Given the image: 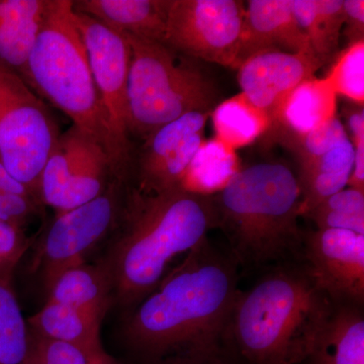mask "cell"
<instances>
[{
  "mask_svg": "<svg viewBox=\"0 0 364 364\" xmlns=\"http://www.w3.org/2000/svg\"><path fill=\"white\" fill-rule=\"evenodd\" d=\"M238 264L208 239L186 254L124 321V339L151 364H207L224 358Z\"/></svg>",
  "mask_w": 364,
  "mask_h": 364,
  "instance_id": "obj_1",
  "label": "cell"
},
{
  "mask_svg": "<svg viewBox=\"0 0 364 364\" xmlns=\"http://www.w3.org/2000/svg\"><path fill=\"white\" fill-rule=\"evenodd\" d=\"M215 228L213 196L183 188L145 193L129 186L102 258L114 282V303L135 308L156 289L172 261L200 246Z\"/></svg>",
  "mask_w": 364,
  "mask_h": 364,
  "instance_id": "obj_2",
  "label": "cell"
},
{
  "mask_svg": "<svg viewBox=\"0 0 364 364\" xmlns=\"http://www.w3.org/2000/svg\"><path fill=\"white\" fill-rule=\"evenodd\" d=\"M301 265H282L238 291L223 347L244 364L305 363L334 309Z\"/></svg>",
  "mask_w": 364,
  "mask_h": 364,
  "instance_id": "obj_3",
  "label": "cell"
},
{
  "mask_svg": "<svg viewBox=\"0 0 364 364\" xmlns=\"http://www.w3.org/2000/svg\"><path fill=\"white\" fill-rule=\"evenodd\" d=\"M213 198L218 228L238 267H264L301 254V188L286 165L259 163L241 169Z\"/></svg>",
  "mask_w": 364,
  "mask_h": 364,
  "instance_id": "obj_4",
  "label": "cell"
},
{
  "mask_svg": "<svg viewBox=\"0 0 364 364\" xmlns=\"http://www.w3.org/2000/svg\"><path fill=\"white\" fill-rule=\"evenodd\" d=\"M72 6L71 0H52L23 80L105 151L117 177L128 179L133 156L122 148L112 131Z\"/></svg>",
  "mask_w": 364,
  "mask_h": 364,
  "instance_id": "obj_5",
  "label": "cell"
},
{
  "mask_svg": "<svg viewBox=\"0 0 364 364\" xmlns=\"http://www.w3.org/2000/svg\"><path fill=\"white\" fill-rule=\"evenodd\" d=\"M130 45L129 136L147 140L154 132L188 112L210 114L214 85L193 62L164 43L124 35Z\"/></svg>",
  "mask_w": 364,
  "mask_h": 364,
  "instance_id": "obj_6",
  "label": "cell"
},
{
  "mask_svg": "<svg viewBox=\"0 0 364 364\" xmlns=\"http://www.w3.org/2000/svg\"><path fill=\"white\" fill-rule=\"evenodd\" d=\"M60 135L45 102L0 66V161L40 202L41 176Z\"/></svg>",
  "mask_w": 364,
  "mask_h": 364,
  "instance_id": "obj_7",
  "label": "cell"
},
{
  "mask_svg": "<svg viewBox=\"0 0 364 364\" xmlns=\"http://www.w3.org/2000/svg\"><path fill=\"white\" fill-rule=\"evenodd\" d=\"M128 188L127 179L114 178L95 200L56 215L36 261L46 291L64 270L87 262V256L114 233Z\"/></svg>",
  "mask_w": 364,
  "mask_h": 364,
  "instance_id": "obj_8",
  "label": "cell"
},
{
  "mask_svg": "<svg viewBox=\"0 0 364 364\" xmlns=\"http://www.w3.org/2000/svg\"><path fill=\"white\" fill-rule=\"evenodd\" d=\"M245 6L237 0H171L164 44L189 58L237 69Z\"/></svg>",
  "mask_w": 364,
  "mask_h": 364,
  "instance_id": "obj_9",
  "label": "cell"
},
{
  "mask_svg": "<svg viewBox=\"0 0 364 364\" xmlns=\"http://www.w3.org/2000/svg\"><path fill=\"white\" fill-rule=\"evenodd\" d=\"M301 254L306 274L334 305L363 306L364 235L316 229L304 233Z\"/></svg>",
  "mask_w": 364,
  "mask_h": 364,
  "instance_id": "obj_10",
  "label": "cell"
},
{
  "mask_svg": "<svg viewBox=\"0 0 364 364\" xmlns=\"http://www.w3.org/2000/svg\"><path fill=\"white\" fill-rule=\"evenodd\" d=\"M74 21L85 43L93 79L114 136L122 148L133 156L128 134L127 88L131 57L128 39L124 33L85 14L74 11Z\"/></svg>",
  "mask_w": 364,
  "mask_h": 364,
  "instance_id": "obj_11",
  "label": "cell"
},
{
  "mask_svg": "<svg viewBox=\"0 0 364 364\" xmlns=\"http://www.w3.org/2000/svg\"><path fill=\"white\" fill-rule=\"evenodd\" d=\"M208 117L207 112H188L145 140L136 160L134 188L145 193L182 188L189 165L205 141Z\"/></svg>",
  "mask_w": 364,
  "mask_h": 364,
  "instance_id": "obj_12",
  "label": "cell"
},
{
  "mask_svg": "<svg viewBox=\"0 0 364 364\" xmlns=\"http://www.w3.org/2000/svg\"><path fill=\"white\" fill-rule=\"evenodd\" d=\"M322 66L310 53L258 52L237 68L238 82L242 95L270 119L287 95Z\"/></svg>",
  "mask_w": 364,
  "mask_h": 364,
  "instance_id": "obj_13",
  "label": "cell"
},
{
  "mask_svg": "<svg viewBox=\"0 0 364 364\" xmlns=\"http://www.w3.org/2000/svg\"><path fill=\"white\" fill-rule=\"evenodd\" d=\"M269 50L314 54L289 0H250L245 6L239 65L256 53Z\"/></svg>",
  "mask_w": 364,
  "mask_h": 364,
  "instance_id": "obj_14",
  "label": "cell"
},
{
  "mask_svg": "<svg viewBox=\"0 0 364 364\" xmlns=\"http://www.w3.org/2000/svg\"><path fill=\"white\" fill-rule=\"evenodd\" d=\"M337 114V95L327 78L306 79L284 100L270 117L269 130L275 141L296 138L320 128Z\"/></svg>",
  "mask_w": 364,
  "mask_h": 364,
  "instance_id": "obj_15",
  "label": "cell"
},
{
  "mask_svg": "<svg viewBox=\"0 0 364 364\" xmlns=\"http://www.w3.org/2000/svg\"><path fill=\"white\" fill-rule=\"evenodd\" d=\"M171 0H78L73 11L124 35L165 42Z\"/></svg>",
  "mask_w": 364,
  "mask_h": 364,
  "instance_id": "obj_16",
  "label": "cell"
},
{
  "mask_svg": "<svg viewBox=\"0 0 364 364\" xmlns=\"http://www.w3.org/2000/svg\"><path fill=\"white\" fill-rule=\"evenodd\" d=\"M52 0H0V66L23 79Z\"/></svg>",
  "mask_w": 364,
  "mask_h": 364,
  "instance_id": "obj_17",
  "label": "cell"
},
{
  "mask_svg": "<svg viewBox=\"0 0 364 364\" xmlns=\"http://www.w3.org/2000/svg\"><path fill=\"white\" fill-rule=\"evenodd\" d=\"M305 363L364 364L363 306H335Z\"/></svg>",
  "mask_w": 364,
  "mask_h": 364,
  "instance_id": "obj_18",
  "label": "cell"
},
{
  "mask_svg": "<svg viewBox=\"0 0 364 364\" xmlns=\"http://www.w3.org/2000/svg\"><path fill=\"white\" fill-rule=\"evenodd\" d=\"M48 301L105 316L114 304V282L104 259L64 270L48 291Z\"/></svg>",
  "mask_w": 364,
  "mask_h": 364,
  "instance_id": "obj_19",
  "label": "cell"
},
{
  "mask_svg": "<svg viewBox=\"0 0 364 364\" xmlns=\"http://www.w3.org/2000/svg\"><path fill=\"white\" fill-rule=\"evenodd\" d=\"M104 318L98 314L47 301L26 322L30 331L35 334L75 345L90 355L102 348L100 326Z\"/></svg>",
  "mask_w": 364,
  "mask_h": 364,
  "instance_id": "obj_20",
  "label": "cell"
},
{
  "mask_svg": "<svg viewBox=\"0 0 364 364\" xmlns=\"http://www.w3.org/2000/svg\"><path fill=\"white\" fill-rule=\"evenodd\" d=\"M353 162V144L346 136L325 154L299 164L301 217L328 196L346 188Z\"/></svg>",
  "mask_w": 364,
  "mask_h": 364,
  "instance_id": "obj_21",
  "label": "cell"
},
{
  "mask_svg": "<svg viewBox=\"0 0 364 364\" xmlns=\"http://www.w3.org/2000/svg\"><path fill=\"white\" fill-rule=\"evenodd\" d=\"M97 147L100 146L90 136L74 124L59 136L41 176L43 205L56 208L69 182Z\"/></svg>",
  "mask_w": 364,
  "mask_h": 364,
  "instance_id": "obj_22",
  "label": "cell"
},
{
  "mask_svg": "<svg viewBox=\"0 0 364 364\" xmlns=\"http://www.w3.org/2000/svg\"><path fill=\"white\" fill-rule=\"evenodd\" d=\"M296 23L322 65L335 59L344 26L342 0H289Z\"/></svg>",
  "mask_w": 364,
  "mask_h": 364,
  "instance_id": "obj_23",
  "label": "cell"
},
{
  "mask_svg": "<svg viewBox=\"0 0 364 364\" xmlns=\"http://www.w3.org/2000/svg\"><path fill=\"white\" fill-rule=\"evenodd\" d=\"M210 117L215 138L235 151L255 142L270 127L267 112L249 102L242 93L215 105Z\"/></svg>",
  "mask_w": 364,
  "mask_h": 364,
  "instance_id": "obj_24",
  "label": "cell"
},
{
  "mask_svg": "<svg viewBox=\"0 0 364 364\" xmlns=\"http://www.w3.org/2000/svg\"><path fill=\"white\" fill-rule=\"evenodd\" d=\"M236 151L214 138L203 141L189 165L182 188L200 195L221 191L241 170Z\"/></svg>",
  "mask_w": 364,
  "mask_h": 364,
  "instance_id": "obj_25",
  "label": "cell"
},
{
  "mask_svg": "<svg viewBox=\"0 0 364 364\" xmlns=\"http://www.w3.org/2000/svg\"><path fill=\"white\" fill-rule=\"evenodd\" d=\"M303 217L317 229L344 230L364 235V191L345 188L311 208Z\"/></svg>",
  "mask_w": 364,
  "mask_h": 364,
  "instance_id": "obj_26",
  "label": "cell"
},
{
  "mask_svg": "<svg viewBox=\"0 0 364 364\" xmlns=\"http://www.w3.org/2000/svg\"><path fill=\"white\" fill-rule=\"evenodd\" d=\"M30 331L13 284L0 282V364H23Z\"/></svg>",
  "mask_w": 364,
  "mask_h": 364,
  "instance_id": "obj_27",
  "label": "cell"
},
{
  "mask_svg": "<svg viewBox=\"0 0 364 364\" xmlns=\"http://www.w3.org/2000/svg\"><path fill=\"white\" fill-rule=\"evenodd\" d=\"M326 78L337 97L342 95L353 104L364 102V41L347 46L336 55Z\"/></svg>",
  "mask_w": 364,
  "mask_h": 364,
  "instance_id": "obj_28",
  "label": "cell"
},
{
  "mask_svg": "<svg viewBox=\"0 0 364 364\" xmlns=\"http://www.w3.org/2000/svg\"><path fill=\"white\" fill-rule=\"evenodd\" d=\"M346 136H348V134L336 117L305 136L284 139L279 143L293 151L298 158L299 164H301L325 154Z\"/></svg>",
  "mask_w": 364,
  "mask_h": 364,
  "instance_id": "obj_29",
  "label": "cell"
},
{
  "mask_svg": "<svg viewBox=\"0 0 364 364\" xmlns=\"http://www.w3.org/2000/svg\"><path fill=\"white\" fill-rule=\"evenodd\" d=\"M88 358L90 355L75 345L44 338L30 331L28 352L23 364H88Z\"/></svg>",
  "mask_w": 364,
  "mask_h": 364,
  "instance_id": "obj_30",
  "label": "cell"
},
{
  "mask_svg": "<svg viewBox=\"0 0 364 364\" xmlns=\"http://www.w3.org/2000/svg\"><path fill=\"white\" fill-rule=\"evenodd\" d=\"M32 245L26 228L0 222V282L13 284L16 268Z\"/></svg>",
  "mask_w": 364,
  "mask_h": 364,
  "instance_id": "obj_31",
  "label": "cell"
},
{
  "mask_svg": "<svg viewBox=\"0 0 364 364\" xmlns=\"http://www.w3.org/2000/svg\"><path fill=\"white\" fill-rule=\"evenodd\" d=\"M45 205L33 198L0 191V222L26 228L42 215Z\"/></svg>",
  "mask_w": 364,
  "mask_h": 364,
  "instance_id": "obj_32",
  "label": "cell"
},
{
  "mask_svg": "<svg viewBox=\"0 0 364 364\" xmlns=\"http://www.w3.org/2000/svg\"><path fill=\"white\" fill-rule=\"evenodd\" d=\"M344 26L342 35L347 46L364 41V1L363 0H344Z\"/></svg>",
  "mask_w": 364,
  "mask_h": 364,
  "instance_id": "obj_33",
  "label": "cell"
},
{
  "mask_svg": "<svg viewBox=\"0 0 364 364\" xmlns=\"http://www.w3.org/2000/svg\"><path fill=\"white\" fill-rule=\"evenodd\" d=\"M347 126L352 136V143L364 141V111L363 105H352L346 107Z\"/></svg>",
  "mask_w": 364,
  "mask_h": 364,
  "instance_id": "obj_34",
  "label": "cell"
},
{
  "mask_svg": "<svg viewBox=\"0 0 364 364\" xmlns=\"http://www.w3.org/2000/svg\"><path fill=\"white\" fill-rule=\"evenodd\" d=\"M0 191L14 193V195L26 196V198H33V200L40 202L23 184H21V182L11 176V173L7 171L6 166L2 164L1 161H0Z\"/></svg>",
  "mask_w": 364,
  "mask_h": 364,
  "instance_id": "obj_35",
  "label": "cell"
},
{
  "mask_svg": "<svg viewBox=\"0 0 364 364\" xmlns=\"http://www.w3.org/2000/svg\"><path fill=\"white\" fill-rule=\"evenodd\" d=\"M88 364H119L112 356L104 350V348L93 352L88 358Z\"/></svg>",
  "mask_w": 364,
  "mask_h": 364,
  "instance_id": "obj_36",
  "label": "cell"
},
{
  "mask_svg": "<svg viewBox=\"0 0 364 364\" xmlns=\"http://www.w3.org/2000/svg\"><path fill=\"white\" fill-rule=\"evenodd\" d=\"M207 364H230V363H227L224 358L219 359V360L214 361V363H210Z\"/></svg>",
  "mask_w": 364,
  "mask_h": 364,
  "instance_id": "obj_37",
  "label": "cell"
}]
</instances>
